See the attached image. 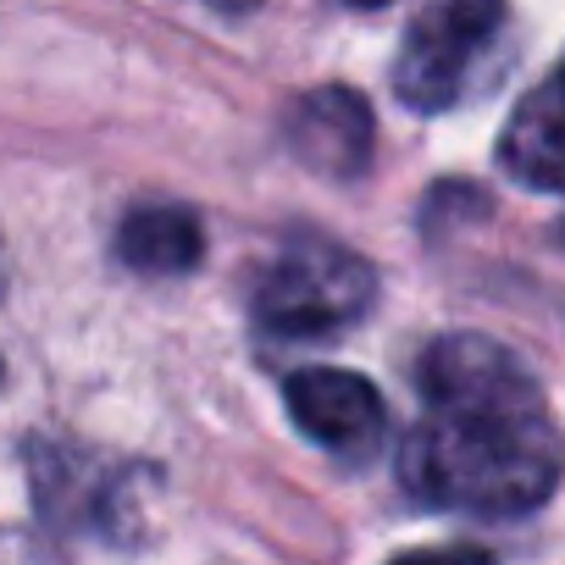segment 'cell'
I'll use <instances>...</instances> for the list:
<instances>
[{"instance_id": "3", "label": "cell", "mask_w": 565, "mask_h": 565, "mask_svg": "<svg viewBox=\"0 0 565 565\" xmlns=\"http://www.w3.org/2000/svg\"><path fill=\"white\" fill-rule=\"evenodd\" d=\"M504 34V0H427L405 23L394 89L416 111H449L477 84L482 56Z\"/></svg>"}, {"instance_id": "7", "label": "cell", "mask_w": 565, "mask_h": 565, "mask_svg": "<svg viewBox=\"0 0 565 565\" xmlns=\"http://www.w3.org/2000/svg\"><path fill=\"white\" fill-rule=\"evenodd\" d=\"M117 255L145 277H178L194 271L205 255V227L183 205H139L117 227Z\"/></svg>"}, {"instance_id": "1", "label": "cell", "mask_w": 565, "mask_h": 565, "mask_svg": "<svg viewBox=\"0 0 565 565\" xmlns=\"http://www.w3.org/2000/svg\"><path fill=\"white\" fill-rule=\"evenodd\" d=\"M416 388L427 411L399 449L411 499L455 515H526L554 493L565 449L510 350L477 333L438 339Z\"/></svg>"}, {"instance_id": "9", "label": "cell", "mask_w": 565, "mask_h": 565, "mask_svg": "<svg viewBox=\"0 0 565 565\" xmlns=\"http://www.w3.org/2000/svg\"><path fill=\"white\" fill-rule=\"evenodd\" d=\"M350 7H366L372 12V7H388V0H350Z\"/></svg>"}, {"instance_id": "2", "label": "cell", "mask_w": 565, "mask_h": 565, "mask_svg": "<svg viewBox=\"0 0 565 565\" xmlns=\"http://www.w3.org/2000/svg\"><path fill=\"white\" fill-rule=\"evenodd\" d=\"M372 295H377V271L355 249L306 233L266 266L255 289V317L277 339H322L361 322Z\"/></svg>"}, {"instance_id": "5", "label": "cell", "mask_w": 565, "mask_h": 565, "mask_svg": "<svg viewBox=\"0 0 565 565\" xmlns=\"http://www.w3.org/2000/svg\"><path fill=\"white\" fill-rule=\"evenodd\" d=\"M372 106L366 95L344 89V84H328V89H311L289 106V117H282V139H289V150L322 172V178H355L366 172L372 161Z\"/></svg>"}, {"instance_id": "8", "label": "cell", "mask_w": 565, "mask_h": 565, "mask_svg": "<svg viewBox=\"0 0 565 565\" xmlns=\"http://www.w3.org/2000/svg\"><path fill=\"white\" fill-rule=\"evenodd\" d=\"M205 7H216V12H249L255 0H205Z\"/></svg>"}, {"instance_id": "4", "label": "cell", "mask_w": 565, "mask_h": 565, "mask_svg": "<svg viewBox=\"0 0 565 565\" xmlns=\"http://www.w3.org/2000/svg\"><path fill=\"white\" fill-rule=\"evenodd\" d=\"M282 405H289L295 427L322 444L328 455L339 460H372L388 438V411H383V394L372 388V377L361 372H344V366H306L289 377L282 388Z\"/></svg>"}, {"instance_id": "6", "label": "cell", "mask_w": 565, "mask_h": 565, "mask_svg": "<svg viewBox=\"0 0 565 565\" xmlns=\"http://www.w3.org/2000/svg\"><path fill=\"white\" fill-rule=\"evenodd\" d=\"M499 161L515 183L565 194V67L510 111L499 134Z\"/></svg>"}]
</instances>
